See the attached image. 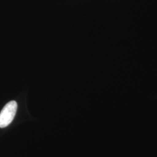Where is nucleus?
<instances>
[{
  "mask_svg": "<svg viewBox=\"0 0 157 157\" xmlns=\"http://www.w3.org/2000/svg\"><path fill=\"white\" fill-rule=\"evenodd\" d=\"M17 104L16 101L7 103L0 112V128L8 126L13 121L17 113Z\"/></svg>",
  "mask_w": 157,
  "mask_h": 157,
  "instance_id": "obj_1",
  "label": "nucleus"
}]
</instances>
